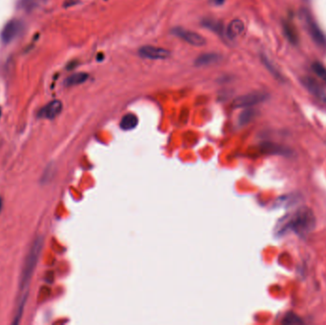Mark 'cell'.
Instances as JSON below:
<instances>
[{
	"label": "cell",
	"mask_w": 326,
	"mask_h": 325,
	"mask_svg": "<svg viewBox=\"0 0 326 325\" xmlns=\"http://www.w3.org/2000/svg\"><path fill=\"white\" fill-rule=\"evenodd\" d=\"M88 79V74L85 72H76L70 75L66 80V86H75V85L82 84Z\"/></svg>",
	"instance_id": "obj_12"
},
{
	"label": "cell",
	"mask_w": 326,
	"mask_h": 325,
	"mask_svg": "<svg viewBox=\"0 0 326 325\" xmlns=\"http://www.w3.org/2000/svg\"><path fill=\"white\" fill-rule=\"evenodd\" d=\"M140 57L150 60H164L169 58L171 53L164 48L155 46H143L139 51Z\"/></svg>",
	"instance_id": "obj_5"
},
{
	"label": "cell",
	"mask_w": 326,
	"mask_h": 325,
	"mask_svg": "<svg viewBox=\"0 0 326 325\" xmlns=\"http://www.w3.org/2000/svg\"><path fill=\"white\" fill-rule=\"evenodd\" d=\"M244 31V24L240 19H235L228 25L226 29L227 36L230 39H235L239 37Z\"/></svg>",
	"instance_id": "obj_9"
},
{
	"label": "cell",
	"mask_w": 326,
	"mask_h": 325,
	"mask_svg": "<svg viewBox=\"0 0 326 325\" xmlns=\"http://www.w3.org/2000/svg\"><path fill=\"white\" fill-rule=\"evenodd\" d=\"M172 34L177 37L181 38V40L193 46L201 47L206 44V39L201 35L187 29L181 28V27L173 29Z\"/></svg>",
	"instance_id": "obj_3"
},
{
	"label": "cell",
	"mask_w": 326,
	"mask_h": 325,
	"mask_svg": "<svg viewBox=\"0 0 326 325\" xmlns=\"http://www.w3.org/2000/svg\"><path fill=\"white\" fill-rule=\"evenodd\" d=\"M267 99V95L260 92L250 93L247 95H243L234 100L233 107L238 108H251L258 103L263 102Z\"/></svg>",
	"instance_id": "obj_4"
},
{
	"label": "cell",
	"mask_w": 326,
	"mask_h": 325,
	"mask_svg": "<svg viewBox=\"0 0 326 325\" xmlns=\"http://www.w3.org/2000/svg\"><path fill=\"white\" fill-rule=\"evenodd\" d=\"M203 25H205L207 28L211 29L213 31H217V33H221V31H222L220 24L211 21V20H208V21L204 22Z\"/></svg>",
	"instance_id": "obj_16"
},
{
	"label": "cell",
	"mask_w": 326,
	"mask_h": 325,
	"mask_svg": "<svg viewBox=\"0 0 326 325\" xmlns=\"http://www.w3.org/2000/svg\"><path fill=\"white\" fill-rule=\"evenodd\" d=\"M2 207H3V199L0 197V212L2 210Z\"/></svg>",
	"instance_id": "obj_18"
},
{
	"label": "cell",
	"mask_w": 326,
	"mask_h": 325,
	"mask_svg": "<svg viewBox=\"0 0 326 325\" xmlns=\"http://www.w3.org/2000/svg\"><path fill=\"white\" fill-rule=\"evenodd\" d=\"M21 30V23L17 20H12L6 24L1 34V38L4 42H11L19 34Z\"/></svg>",
	"instance_id": "obj_7"
},
{
	"label": "cell",
	"mask_w": 326,
	"mask_h": 325,
	"mask_svg": "<svg viewBox=\"0 0 326 325\" xmlns=\"http://www.w3.org/2000/svg\"><path fill=\"white\" fill-rule=\"evenodd\" d=\"M313 70L321 78L326 80V69L324 65H322L321 63L316 62V63L313 64Z\"/></svg>",
	"instance_id": "obj_15"
},
{
	"label": "cell",
	"mask_w": 326,
	"mask_h": 325,
	"mask_svg": "<svg viewBox=\"0 0 326 325\" xmlns=\"http://www.w3.org/2000/svg\"><path fill=\"white\" fill-rule=\"evenodd\" d=\"M315 226L316 217L312 210L302 207L284 217L277 227V233L283 235L287 231H292L298 236H305L310 234Z\"/></svg>",
	"instance_id": "obj_1"
},
{
	"label": "cell",
	"mask_w": 326,
	"mask_h": 325,
	"mask_svg": "<svg viewBox=\"0 0 326 325\" xmlns=\"http://www.w3.org/2000/svg\"><path fill=\"white\" fill-rule=\"evenodd\" d=\"M0 116H1V108H0Z\"/></svg>",
	"instance_id": "obj_19"
},
{
	"label": "cell",
	"mask_w": 326,
	"mask_h": 325,
	"mask_svg": "<svg viewBox=\"0 0 326 325\" xmlns=\"http://www.w3.org/2000/svg\"><path fill=\"white\" fill-rule=\"evenodd\" d=\"M138 124H139L138 116L134 113H127L121 118L119 126L124 131H130L137 127Z\"/></svg>",
	"instance_id": "obj_10"
},
{
	"label": "cell",
	"mask_w": 326,
	"mask_h": 325,
	"mask_svg": "<svg viewBox=\"0 0 326 325\" xmlns=\"http://www.w3.org/2000/svg\"><path fill=\"white\" fill-rule=\"evenodd\" d=\"M61 111H62L61 101L53 100L40 110L39 116L47 118V119H53V118L57 117V115L61 113Z\"/></svg>",
	"instance_id": "obj_8"
},
{
	"label": "cell",
	"mask_w": 326,
	"mask_h": 325,
	"mask_svg": "<svg viewBox=\"0 0 326 325\" xmlns=\"http://www.w3.org/2000/svg\"><path fill=\"white\" fill-rule=\"evenodd\" d=\"M43 241L41 238L36 239L34 242L32 248L30 249V252L27 255V258L25 260V264L23 267L22 277H21V283H20V294H19V301H18V308L16 311V315L14 318V324H17L20 320V317L22 316V312L24 309V305L26 303L27 299V294L29 292V286L30 282L32 279V276L34 274V271L37 264V260L39 257V254L42 249Z\"/></svg>",
	"instance_id": "obj_2"
},
{
	"label": "cell",
	"mask_w": 326,
	"mask_h": 325,
	"mask_svg": "<svg viewBox=\"0 0 326 325\" xmlns=\"http://www.w3.org/2000/svg\"><path fill=\"white\" fill-rule=\"evenodd\" d=\"M220 59L221 57L217 54H204L196 59L195 64L197 66H208L219 62Z\"/></svg>",
	"instance_id": "obj_11"
},
{
	"label": "cell",
	"mask_w": 326,
	"mask_h": 325,
	"mask_svg": "<svg viewBox=\"0 0 326 325\" xmlns=\"http://www.w3.org/2000/svg\"><path fill=\"white\" fill-rule=\"evenodd\" d=\"M255 116V111L254 109L247 108L245 111H243L240 115V124L241 125H245L248 124L250 121H252Z\"/></svg>",
	"instance_id": "obj_13"
},
{
	"label": "cell",
	"mask_w": 326,
	"mask_h": 325,
	"mask_svg": "<svg viewBox=\"0 0 326 325\" xmlns=\"http://www.w3.org/2000/svg\"><path fill=\"white\" fill-rule=\"evenodd\" d=\"M305 23L307 26L308 33L310 34L313 40L320 46L326 47V37L324 33L319 28V26L316 24V22L313 20L310 14H306L305 15Z\"/></svg>",
	"instance_id": "obj_6"
},
{
	"label": "cell",
	"mask_w": 326,
	"mask_h": 325,
	"mask_svg": "<svg viewBox=\"0 0 326 325\" xmlns=\"http://www.w3.org/2000/svg\"><path fill=\"white\" fill-rule=\"evenodd\" d=\"M283 324L286 325H302L303 322L301 321V319L297 316L296 314L290 312V313H287L284 317V321H283Z\"/></svg>",
	"instance_id": "obj_14"
},
{
	"label": "cell",
	"mask_w": 326,
	"mask_h": 325,
	"mask_svg": "<svg viewBox=\"0 0 326 325\" xmlns=\"http://www.w3.org/2000/svg\"><path fill=\"white\" fill-rule=\"evenodd\" d=\"M213 1L216 5H221V4L224 3L225 0H213Z\"/></svg>",
	"instance_id": "obj_17"
}]
</instances>
